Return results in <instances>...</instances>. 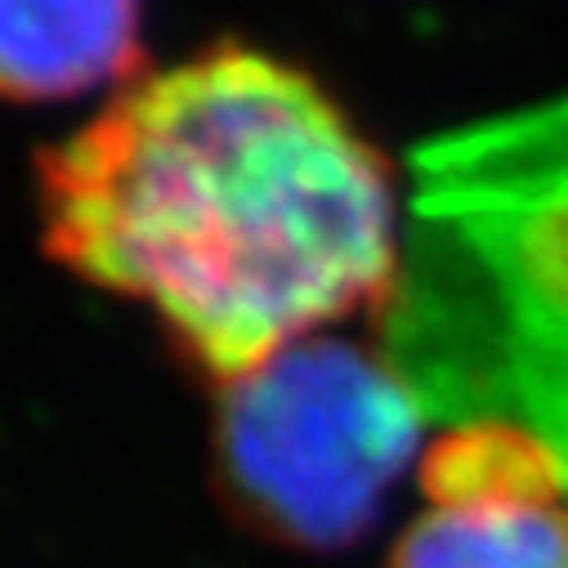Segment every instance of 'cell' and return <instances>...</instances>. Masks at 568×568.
<instances>
[{
  "instance_id": "4",
  "label": "cell",
  "mask_w": 568,
  "mask_h": 568,
  "mask_svg": "<svg viewBox=\"0 0 568 568\" xmlns=\"http://www.w3.org/2000/svg\"><path fill=\"white\" fill-rule=\"evenodd\" d=\"M144 68L139 6H0V99L50 103L130 85Z\"/></svg>"
},
{
  "instance_id": "1",
  "label": "cell",
  "mask_w": 568,
  "mask_h": 568,
  "mask_svg": "<svg viewBox=\"0 0 568 568\" xmlns=\"http://www.w3.org/2000/svg\"><path fill=\"white\" fill-rule=\"evenodd\" d=\"M45 251L144 305L215 389L403 277L389 162L296 63L215 45L130 81L37 158Z\"/></svg>"
},
{
  "instance_id": "3",
  "label": "cell",
  "mask_w": 568,
  "mask_h": 568,
  "mask_svg": "<svg viewBox=\"0 0 568 568\" xmlns=\"http://www.w3.org/2000/svg\"><path fill=\"white\" fill-rule=\"evenodd\" d=\"M425 420L389 354L323 332L220 389L211 470L229 515L255 537L345 550L416 470Z\"/></svg>"
},
{
  "instance_id": "5",
  "label": "cell",
  "mask_w": 568,
  "mask_h": 568,
  "mask_svg": "<svg viewBox=\"0 0 568 568\" xmlns=\"http://www.w3.org/2000/svg\"><path fill=\"white\" fill-rule=\"evenodd\" d=\"M381 568H568V488L425 501Z\"/></svg>"
},
{
  "instance_id": "2",
  "label": "cell",
  "mask_w": 568,
  "mask_h": 568,
  "mask_svg": "<svg viewBox=\"0 0 568 568\" xmlns=\"http://www.w3.org/2000/svg\"><path fill=\"white\" fill-rule=\"evenodd\" d=\"M389 358L430 416H510L568 470V99L439 149Z\"/></svg>"
}]
</instances>
